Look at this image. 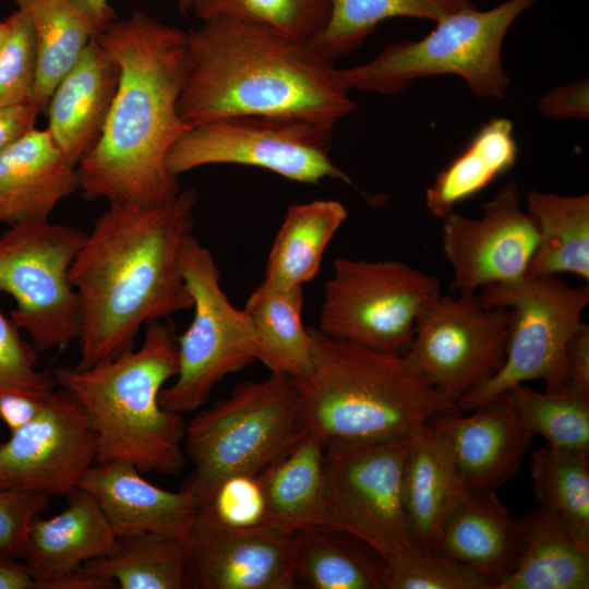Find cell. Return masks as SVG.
Masks as SVG:
<instances>
[{"label":"cell","instance_id":"6da1fadb","mask_svg":"<svg viewBox=\"0 0 589 589\" xmlns=\"http://www.w3.org/2000/svg\"><path fill=\"white\" fill-rule=\"evenodd\" d=\"M197 192L158 206L110 203L77 252L70 278L80 302V361L89 368L133 348L141 328L189 310L181 255Z\"/></svg>","mask_w":589,"mask_h":589},{"label":"cell","instance_id":"7a4b0ae2","mask_svg":"<svg viewBox=\"0 0 589 589\" xmlns=\"http://www.w3.org/2000/svg\"><path fill=\"white\" fill-rule=\"evenodd\" d=\"M120 80L97 145L77 165L85 200L158 206L181 192L166 166L190 129L178 112L187 33L146 12L112 21L98 36Z\"/></svg>","mask_w":589,"mask_h":589},{"label":"cell","instance_id":"3957f363","mask_svg":"<svg viewBox=\"0 0 589 589\" xmlns=\"http://www.w3.org/2000/svg\"><path fill=\"white\" fill-rule=\"evenodd\" d=\"M349 91L309 39L219 15L187 33L178 112L190 128L250 113L335 124L356 108Z\"/></svg>","mask_w":589,"mask_h":589},{"label":"cell","instance_id":"277c9868","mask_svg":"<svg viewBox=\"0 0 589 589\" xmlns=\"http://www.w3.org/2000/svg\"><path fill=\"white\" fill-rule=\"evenodd\" d=\"M310 374L296 380L300 430L324 443L405 437L443 414L460 411L405 353L361 346L310 328Z\"/></svg>","mask_w":589,"mask_h":589},{"label":"cell","instance_id":"5b68a950","mask_svg":"<svg viewBox=\"0 0 589 589\" xmlns=\"http://www.w3.org/2000/svg\"><path fill=\"white\" fill-rule=\"evenodd\" d=\"M179 370L171 325H145L144 340L89 368L61 366L56 385L84 409L97 440L96 462L127 461L140 471L176 474L185 464L182 414L161 407L159 395Z\"/></svg>","mask_w":589,"mask_h":589},{"label":"cell","instance_id":"8992f818","mask_svg":"<svg viewBox=\"0 0 589 589\" xmlns=\"http://www.w3.org/2000/svg\"><path fill=\"white\" fill-rule=\"evenodd\" d=\"M297 381L271 374L245 381L185 425L184 455L192 474L183 490L197 508L236 474H259L301 432Z\"/></svg>","mask_w":589,"mask_h":589},{"label":"cell","instance_id":"52a82bcc","mask_svg":"<svg viewBox=\"0 0 589 589\" xmlns=\"http://www.w3.org/2000/svg\"><path fill=\"white\" fill-rule=\"evenodd\" d=\"M536 0H507L492 9L473 8L435 22L423 38L390 43L371 61L339 69L349 89L394 95L413 81L437 75L461 77L481 99H500L509 79L502 46L515 20Z\"/></svg>","mask_w":589,"mask_h":589},{"label":"cell","instance_id":"ba28073f","mask_svg":"<svg viewBox=\"0 0 589 589\" xmlns=\"http://www.w3.org/2000/svg\"><path fill=\"white\" fill-rule=\"evenodd\" d=\"M485 308H506L509 332L503 366L457 402L461 412L493 402L517 384L542 378L545 390L567 383V347L582 327L589 288L570 287L556 275L526 274L518 280L481 288Z\"/></svg>","mask_w":589,"mask_h":589},{"label":"cell","instance_id":"9c48e42d","mask_svg":"<svg viewBox=\"0 0 589 589\" xmlns=\"http://www.w3.org/2000/svg\"><path fill=\"white\" fill-rule=\"evenodd\" d=\"M334 124L276 115H236L190 128L166 157L169 172L207 165L260 167L288 180L316 184L325 178L352 184L330 158Z\"/></svg>","mask_w":589,"mask_h":589},{"label":"cell","instance_id":"30bf717a","mask_svg":"<svg viewBox=\"0 0 589 589\" xmlns=\"http://www.w3.org/2000/svg\"><path fill=\"white\" fill-rule=\"evenodd\" d=\"M86 235L43 219L9 226L0 236V291L14 299L10 320L38 351L79 340L80 302L70 272Z\"/></svg>","mask_w":589,"mask_h":589},{"label":"cell","instance_id":"8fae6325","mask_svg":"<svg viewBox=\"0 0 589 589\" xmlns=\"http://www.w3.org/2000/svg\"><path fill=\"white\" fill-rule=\"evenodd\" d=\"M181 272L194 314L178 337L176 381L161 389L159 401L166 410L183 414L204 406L227 375L257 360L259 340L247 312L236 308L221 289L212 253L193 235L182 251Z\"/></svg>","mask_w":589,"mask_h":589},{"label":"cell","instance_id":"7c38bea8","mask_svg":"<svg viewBox=\"0 0 589 589\" xmlns=\"http://www.w3.org/2000/svg\"><path fill=\"white\" fill-rule=\"evenodd\" d=\"M410 435L325 444L322 526L361 542L385 563L417 548L402 502V472Z\"/></svg>","mask_w":589,"mask_h":589},{"label":"cell","instance_id":"4fadbf2b","mask_svg":"<svg viewBox=\"0 0 589 589\" xmlns=\"http://www.w3.org/2000/svg\"><path fill=\"white\" fill-rule=\"evenodd\" d=\"M333 268L317 328L373 349L405 353L418 317L442 293L437 277L400 261L338 257Z\"/></svg>","mask_w":589,"mask_h":589},{"label":"cell","instance_id":"5bb4252c","mask_svg":"<svg viewBox=\"0 0 589 589\" xmlns=\"http://www.w3.org/2000/svg\"><path fill=\"white\" fill-rule=\"evenodd\" d=\"M506 308H485L478 296L440 294L418 317L406 357L455 404L504 364Z\"/></svg>","mask_w":589,"mask_h":589},{"label":"cell","instance_id":"9a60e30c","mask_svg":"<svg viewBox=\"0 0 589 589\" xmlns=\"http://www.w3.org/2000/svg\"><path fill=\"white\" fill-rule=\"evenodd\" d=\"M96 458L97 440L84 409L58 387L0 444V488L67 495L79 488Z\"/></svg>","mask_w":589,"mask_h":589},{"label":"cell","instance_id":"2e32d148","mask_svg":"<svg viewBox=\"0 0 589 589\" xmlns=\"http://www.w3.org/2000/svg\"><path fill=\"white\" fill-rule=\"evenodd\" d=\"M515 181L483 204L480 218L452 212L443 219L442 248L453 271L452 292L474 294L489 285L510 283L528 273L537 247L533 220L519 204Z\"/></svg>","mask_w":589,"mask_h":589},{"label":"cell","instance_id":"e0dca14e","mask_svg":"<svg viewBox=\"0 0 589 589\" xmlns=\"http://www.w3.org/2000/svg\"><path fill=\"white\" fill-rule=\"evenodd\" d=\"M187 542L190 588L291 589L289 536L262 524L230 528L197 509Z\"/></svg>","mask_w":589,"mask_h":589},{"label":"cell","instance_id":"ac0fdd59","mask_svg":"<svg viewBox=\"0 0 589 589\" xmlns=\"http://www.w3.org/2000/svg\"><path fill=\"white\" fill-rule=\"evenodd\" d=\"M431 423L443 434L461 484L476 492H496L515 477L533 438L507 394L468 416L456 411Z\"/></svg>","mask_w":589,"mask_h":589},{"label":"cell","instance_id":"d6986e66","mask_svg":"<svg viewBox=\"0 0 589 589\" xmlns=\"http://www.w3.org/2000/svg\"><path fill=\"white\" fill-rule=\"evenodd\" d=\"M526 545L521 518H513L496 492L465 488L433 542V551L500 586L517 567Z\"/></svg>","mask_w":589,"mask_h":589},{"label":"cell","instance_id":"ffe728a7","mask_svg":"<svg viewBox=\"0 0 589 589\" xmlns=\"http://www.w3.org/2000/svg\"><path fill=\"white\" fill-rule=\"evenodd\" d=\"M79 486L95 498L118 538H187L199 509L188 491L156 486L127 461L95 462Z\"/></svg>","mask_w":589,"mask_h":589},{"label":"cell","instance_id":"44dd1931","mask_svg":"<svg viewBox=\"0 0 589 589\" xmlns=\"http://www.w3.org/2000/svg\"><path fill=\"white\" fill-rule=\"evenodd\" d=\"M119 80V63L95 37L55 88L46 129L72 165L100 140Z\"/></svg>","mask_w":589,"mask_h":589},{"label":"cell","instance_id":"7402d4cb","mask_svg":"<svg viewBox=\"0 0 589 589\" xmlns=\"http://www.w3.org/2000/svg\"><path fill=\"white\" fill-rule=\"evenodd\" d=\"M68 496L56 516L32 520L23 556L36 589L77 570L89 560L112 553L119 539L95 498L82 488Z\"/></svg>","mask_w":589,"mask_h":589},{"label":"cell","instance_id":"603a6c76","mask_svg":"<svg viewBox=\"0 0 589 589\" xmlns=\"http://www.w3.org/2000/svg\"><path fill=\"white\" fill-rule=\"evenodd\" d=\"M77 190V168L47 129L34 128L0 154V224L49 219Z\"/></svg>","mask_w":589,"mask_h":589},{"label":"cell","instance_id":"cb8c5ba5","mask_svg":"<svg viewBox=\"0 0 589 589\" xmlns=\"http://www.w3.org/2000/svg\"><path fill=\"white\" fill-rule=\"evenodd\" d=\"M37 40L38 70L33 105L45 113L49 99L88 43L115 21L116 12L88 0H14Z\"/></svg>","mask_w":589,"mask_h":589},{"label":"cell","instance_id":"d4e9b609","mask_svg":"<svg viewBox=\"0 0 589 589\" xmlns=\"http://www.w3.org/2000/svg\"><path fill=\"white\" fill-rule=\"evenodd\" d=\"M465 486L441 431L431 422L410 433L402 472V502L412 543L431 550Z\"/></svg>","mask_w":589,"mask_h":589},{"label":"cell","instance_id":"484cf974","mask_svg":"<svg viewBox=\"0 0 589 589\" xmlns=\"http://www.w3.org/2000/svg\"><path fill=\"white\" fill-rule=\"evenodd\" d=\"M257 476L265 497V525L287 536L322 526L325 444L317 434L301 430Z\"/></svg>","mask_w":589,"mask_h":589},{"label":"cell","instance_id":"4316f807","mask_svg":"<svg viewBox=\"0 0 589 589\" xmlns=\"http://www.w3.org/2000/svg\"><path fill=\"white\" fill-rule=\"evenodd\" d=\"M520 518L526 529L525 550L498 589H588L589 544L541 505Z\"/></svg>","mask_w":589,"mask_h":589},{"label":"cell","instance_id":"83f0119b","mask_svg":"<svg viewBox=\"0 0 589 589\" xmlns=\"http://www.w3.org/2000/svg\"><path fill=\"white\" fill-rule=\"evenodd\" d=\"M303 287L277 288L261 283L247 300L244 311L259 340L257 360L271 374L294 380L312 369L313 338L302 322Z\"/></svg>","mask_w":589,"mask_h":589},{"label":"cell","instance_id":"f1b7e54d","mask_svg":"<svg viewBox=\"0 0 589 589\" xmlns=\"http://www.w3.org/2000/svg\"><path fill=\"white\" fill-rule=\"evenodd\" d=\"M334 200L292 204L275 237L262 283L277 288L303 287L320 271L324 252L347 218Z\"/></svg>","mask_w":589,"mask_h":589},{"label":"cell","instance_id":"f546056e","mask_svg":"<svg viewBox=\"0 0 589 589\" xmlns=\"http://www.w3.org/2000/svg\"><path fill=\"white\" fill-rule=\"evenodd\" d=\"M351 537L324 526L289 536L296 577L315 589H385L386 563Z\"/></svg>","mask_w":589,"mask_h":589},{"label":"cell","instance_id":"4dcf8cb0","mask_svg":"<svg viewBox=\"0 0 589 589\" xmlns=\"http://www.w3.org/2000/svg\"><path fill=\"white\" fill-rule=\"evenodd\" d=\"M527 214L537 229L528 266L533 276L570 273L589 280V195H558L531 190Z\"/></svg>","mask_w":589,"mask_h":589},{"label":"cell","instance_id":"1f68e13d","mask_svg":"<svg viewBox=\"0 0 589 589\" xmlns=\"http://www.w3.org/2000/svg\"><path fill=\"white\" fill-rule=\"evenodd\" d=\"M513 132L507 118H492L482 125L426 189L425 205L430 214L444 218L458 203L474 196L509 170L517 159Z\"/></svg>","mask_w":589,"mask_h":589},{"label":"cell","instance_id":"d6a6232c","mask_svg":"<svg viewBox=\"0 0 589 589\" xmlns=\"http://www.w3.org/2000/svg\"><path fill=\"white\" fill-rule=\"evenodd\" d=\"M118 539L112 553L87 561L79 570L121 589L190 588L187 538L140 534Z\"/></svg>","mask_w":589,"mask_h":589},{"label":"cell","instance_id":"836d02e7","mask_svg":"<svg viewBox=\"0 0 589 589\" xmlns=\"http://www.w3.org/2000/svg\"><path fill=\"white\" fill-rule=\"evenodd\" d=\"M324 27L310 39L326 58L334 60L357 49L388 19L405 16L434 22L476 7L471 0H328Z\"/></svg>","mask_w":589,"mask_h":589},{"label":"cell","instance_id":"e575fe53","mask_svg":"<svg viewBox=\"0 0 589 589\" xmlns=\"http://www.w3.org/2000/svg\"><path fill=\"white\" fill-rule=\"evenodd\" d=\"M530 476L540 505L589 544V455L546 445L532 453Z\"/></svg>","mask_w":589,"mask_h":589},{"label":"cell","instance_id":"d590c367","mask_svg":"<svg viewBox=\"0 0 589 589\" xmlns=\"http://www.w3.org/2000/svg\"><path fill=\"white\" fill-rule=\"evenodd\" d=\"M505 394L529 434L544 437L553 448L589 455V395L568 385L540 393L524 384Z\"/></svg>","mask_w":589,"mask_h":589},{"label":"cell","instance_id":"8d00e7d4","mask_svg":"<svg viewBox=\"0 0 589 589\" xmlns=\"http://www.w3.org/2000/svg\"><path fill=\"white\" fill-rule=\"evenodd\" d=\"M191 12L204 21L231 16L312 39L326 24L328 0H191Z\"/></svg>","mask_w":589,"mask_h":589},{"label":"cell","instance_id":"74e56055","mask_svg":"<svg viewBox=\"0 0 589 589\" xmlns=\"http://www.w3.org/2000/svg\"><path fill=\"white\" fill-rule=\"evenodd\" d=\"M385 589H491V586L448 556L416 549L386 563Z\"/></svg>","mask_w":589,"mask_h":589},{"label":"cell","instance_id":"f35d334b","mask_svg":"<svg viewBox=\"0 0 589 589\" xmlns=\"http://www.w3.org/2000/svg\"><path fill=\"white\" fill-rule=\"evenodd\" d=\"M10 29L0 51V108L33 104L38 51L34 28L20 10L9 16Z\"/></svg>","mask_w":589,"mask_h":589},{"label":"cell","instance_id":"ab89813d","mask_svg":"<svg viewBox=\"0 0 589 589\" xmlns=\"http://www.w3.org/2000/svg\"><path fill=\"white\" fill-rule=\"evenodd\" d=\"M37 351L21 337L20 328L0 308V394L19 393L41 398L56 388L53 375L36 369Z\"/></svg>","mask_w":589,"mask_h":589},{"label":"cell","instance_id":"60d3db41","mask_svg":"<svg viewBox=\"0 0 589 589\" xmlns=\"http://www.w3.org/2000/svg\"><path fill=\"white\" fill-rule=\"evenodd\" d=\"M203 508L226 527L250 528L264 524L266 506L259 476L228 478Z\"/></svg>","mask_w":589,"mask_h":589},{"label":"cell","instance_id":"b9f144b4","mask_svg":"<svg viewBox=\"0 0 589 589\" xmlns=\"http://www.w3.org/2000/svg\"><path fill=\"white\" fill-rule=\"evenodd\" d=\"M49 500L46 494L0 488V551L23 556L29 525Z\"/></svg>","mask_w":589,"mask_h":589},{"label":"cell","instance_id":"7bdbcfd3","mask_svg":"<svg viewBox=\"0 0 589 589\" xmlns=\"http://www.w3.org/2000/svg\"><path fill=\"white\" fill-rule=\"evenodd\" d=\"M539 107L545 116L554 119H588V82H575L548 92Z\"/></svg>","mask_w":589,"mask_h":589},{"label":"cell","instance_id":"ee69618b","mask_svg":"<svg viewBox=\"0 0 589 589\" xmlns=\"http://www.w3.org/2000/svg\"><path fill=\"white\" fill-rule=\"evenodd\" d=\"M576 390L589 395V327L573 336L567 347V383Z\"/></svg>","mask_w":589,"mask_h":589},{"label":"cell","instance_id":"f6af8a7d","mask_svg":"<svg viewBox=\"0 0 589 589\" xmlns=\"http://www.w3.org/2000/svg\"><path fill=\"white\" fill-rule=\"evenodd\" d=\"M38 115L33 104L0 108V154L35 128Z\"/></svg>","mask_w":589,"mask_h":589},{"label":"cell","instance_id":"bcb514c9","mask_svg":"<svg viewBox=\"0 0 589 589\" xmlns=\"http://www.w3.org/2000/svg\"><path fill=\"white\" fill-rule=\"evenodd\" d=\"M46 397L40 398L19 393L0 394V420L13 431L36 414Z\"/></svg>","mask_w":589,"mask_h":589},{"label":"cell","instance_id":"7dc6e473","mask_svg":"<svg viewBox=\"0 0 589 589\" xmlns=\"http://www.w3.org/2000/svg\"><path fill=\"white\" fill-rule=\"evenodd\" d=\"M0 589H36L25 564L0 551Z\"/></svg>","mask_w":589,"mask_h":589},{"label":"cell","instance_id":"c3c4849f","mask_svg":"<svg viewBox=\"0 0 589 589\" xmlns=\"http://www.w3.org/2000/svg\"><path fill=\"white\" fill-rule=\"evenodd\" d=\"M91 3L98 8H109L110 4L108 0H88ZM178 8L182 14H188L191 12V0H176Z\"/></svg>","mask_w":589,"mask_h":589},{"label":"cell","instance_id":"681fc988","mask_svg":"<svg viewBox=\"0 0 589 589\" xmlns=\"http://www.w3.org/2000/svg\"><path fill=\"white\" fill-rule=\"evenodd\" d=\"M10 29L9 19L8 16L3 20H0V51L7 40L8 34Z\"/></svg>","mask_w":589,"mask_h":589}]
</instances>
